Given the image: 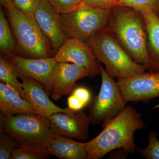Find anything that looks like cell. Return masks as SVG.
<instances>
[{
	"instance_id": "cell-29",
	"label": "cell",
	"mask_w": 159,
	"mask_h": 159,
	"mask_svg": "<svg viewBox=\"0 0 159 159\" xmlns=\"http://www.w3.org/2000/svg\"><path fill=\"white\" fill-rule=\"evenodd\" d=\"M1 5L6 8H8L9 6L12 3V0H0Z\"/></svg>"
},
{
	"instance_id": "cell-3",
	"label": "cell",
	"mask_w": 159,
	"mask_h": 159,
	"mask_svg": "<svg viewBox=\"0 0 159 159\" xmlns=\"http://www.w3.org/2000/svg\"><path fill=\"white\" fill-rule=\"evenodd\" d=\"M1 130L19 143V147L47 154V147L54 136L48 117L34 114L1 115Z\"/></svg>"
},
{
	"instance_id": "cell-30",
	"label": "cell",
	"mask_w": 159,
	"mask_h": 159,
	"mask_svg": "<svg viewBox=\"0 0 159 159\" xmlns=\"http://www.w3.org/2000/svg\"><path fill=\"white\" fill-rule=\"evenodd\" d=\"M156 108H159V104H158V105H157L155 107Z\"/></svg>"
},
{
	"instance_id": "cell-20",
	"label": "cell",
	"mask_w": 159,
	"mask_h": 159,
	"mask_svg": "<svg viewBox=\"0 0 159 159\" xmlns=\"http://www.w3.org/2000/svg\"><path fill=\"white\" fill-rule=\"evenodd\" d=\"M124 6L136 10L150 9L159 17V0H118V6Z\"/></svg>"
},
{
	"instance_id": "cell-17",
	"label": "cell",
	"mask_w": 159,
	"mask_h": 159,
	"mask_svg": "<svg viewBox=\"0 0 159 159\" xmlns=\"http://www.w3.org/2000/svg\"><path fill=\"white\" fill-rule=\"evenodd\" d=\"M145 20L148 40L150 72H159V17L147 9H139Z\"/></svg>"
},
{
	"instance_id": "cell-23",
	"label": "cell",
	"mask_w": 159,
	"mask_h": 159,
	"mask_svg": "<svg viewBox=\"0 0 159 159\" xmlns=\"http://www.w3.org/2000/svg\"><path fill=\"white\" fill-rule=\"evenodd\" d=\"M59 14H66L73 11L81 4L82 0H48Z\"/></svg>"
},
{
	"instance_id": "cell-5",
	"label": "cell",
	"mask_w": 159,
	"mask_h": 159,
	"mask_svg": "<svg viewBox=\"0 0 159 159\" xmlns=\"http://www.w3.org/2000/svg\"><path fill=\"white\" fill-rule=\"evenodd\" d=\"M7 9L18 49L29 58L54 57L55 54L51 49L52 45L34 18L20 11L12 3Z\"/></svg>"
},
{
	"instance_id": "cell-15",
	"label": "cell",
	"mask_w": 159,
	"mask_h": 159,
	"mask_svg": "<svg viewBox=\"0 0 159 159\" xmlns=\"http://www.w3.org/2000/svg\"><path fill=\"white\" fill-rule=\"evenodd\" d=\"M1 115L10 116L23 114H42L26 101L10 86L0 83Z\"/></svg>"
},
{
	"instance_id": "cell-26",
	"label": "cell",
	"mask_w": 159,
	"mask_h": 159,
	"mask_svg": "<svg viewBox=\"0 0 159 159\" xmlns=\"http://www.w3.org/2000/svg\"><path fill=\"white\" fill-rule=\"evenodd\" d=\"M37 0H12L14 6L24 13L34 17V12Z\"/></svg>"
},
{
	"instance_id": "cell-25",
	"label": "cell",
	"mask_w": 159,
	"mask_h": 159,
	"mask_svg": "<svg viewBox=\"0 0 159 159\" xmlns=\"http://www.w3.org/2000/svg\"><path fill=\"white\" fill-rule=\"evenodd\" d=\"M80 5L99 9H112L118 6V0H82Z\"/></svg>"
},
{
	"instance_id": "cell-21",
	"label": "cell",
	"mask_w": 159,
	"mask_h": 159,
	"mask_svg": "<svg viewBox=\"0 0 159 159\" xmlns=\"http://www.w3.org/2000/svg\"><path fill=\"white\" fill-rule=\"evenodd\" d=\"M157 133L151 131L148 134V144L145 148L137 147L136 152L147 159H159V141Z\"/></svg>"
},
{
	"instance_id": "cell-24",
	"label": "cell",
	"mask_w": 159,
	"mask_h": 159,
	"mask_svg": "<svg viewBox=\"0 0 159 159\" xmlns=\"http://www.w3.org/2000/svg\"><path fill=\"white\" fill-rule=\"evenodd\" d=\"M48 155L28 148L18 147L13 151L10 159H43Z\"/></svg>"
},
{
	"instance_id": "cell-6",
	"label": "cell",
	"mask_w": 159,
	"mask_h": 159,
	"mask_svg": "<svg viewBox=\"0 0 159 159\" xmlns=\"http://www.w3.org/2000/svg\"><path fill=\"white\" fill-rule=\"evenodd\" d=\"M101 75L99 93L93 97L89 107L90 124H102L103 127L111 119L118 116L125 107V101L117 82L99 62Z\"/></svg>"
},
{
	"instance_id": "cell-18",
	"label": "cell",
	"mask_w": 159,
	"mask_h": 159,
	"mask_svg": "<svg viewBox=\"0 0 159 159\" xmlns=\"http://www.w3.org/2000/svg\"><path fill=\"white\" fill-rule=\"evenodd\" d=\"M17 45L2 9H0V50L6 57L16 55Z\"/></svg>"
},
{
	"instance_id": "cell-10",
	"label": "cell",
	"mask_w": 159,
	"mask_h": 159,
	"mask_svg": "<svg viewBox=\"0 0 159 159\" xmlns=\"http://www.w3.org/2000/svg\"><path fill=\"white\" fill-rule=\"evenodd\" d=\"M54 57L57 63L71 62L84 68L88 72L89 78L100 74L99 62L90 47L76 39H68Z\"/></svg>"
},
{
	"instance_id": "cell-16",
	"label": "cell",
	"mask_w": 159,
	"mask_h": 159,
	"mask_svg": "<svg viewBox=\"0 0 159 159\" xmlns=\"http://www.w3.org/2000/svg\"><path fill=\"white\" fill-rule=\"evenodd\" d=\"M47 152L61 159H88L86 143L77 142L73 139L54 135L49 141Z\"/></svg>"
},
{
	"instance_id": "cell-9",
	"label": "cell",
	"mask_w": 159,
	"mask_h": 159,
	"mask_svg": "<svg viewBox=\"0 0 159 159\" xmlns=\"http://www.w3.org/2000/svg\"><path fill=\"white\" fill-rule=\"evenodd\" d=\"M18 76L31 77L42 84L49 96L52 93V78L57 64L54 57L31 58L17 55L7 57Z\"/></svg>"
},
{
	"instance_id": "cell-14",
	"label": "cell",
	"mask_w": 159,
	"mask_h": 159,
	"mask_svg": "<svg viewBox=\"0 0 159 159\" xmlns=\"http://www.w3.org/2000/svg\"><path fill=\"white\" fill-rule=\"evenodd\" d=\"M19 77L21 80L24 89L23 99L37 109L43 116L48 117L55 113H70L74 111L68 107L62 108L55 105L49 98L43 85L37 80L25 76Z\"/></svg>"
},
{
	"instance_id": "cell-8",
	"label": "cell",
	"mask_w": 159,
	"mask_h": 159,
	"mask_svg": "<svg viewBox=\"0 0 159 159\" xmlns=\"http://www.w3.org/2000/svg\"><path fill=\"white\" fill-rule=\"evenodd\" d=\"M117 82L127 102H147L159 97V72H145L119 78Z\"/></svg>"
},
{
	"instance_id": "cell-28",
	"label": "cell",
	"mask_w": 159,
	"mask_h": 159,
	"mask_svg": "<svg viewBox=\"0 0 159 159\" xmlns=\"http://www.w3.org/2000/svg\"><path fill=\"white\" fill-rule=\"evenodd\" d=\"M67 104L69 108L75 111L82 110L86 107L82 102L72 94L68 98Z\"/></svg>"
},
{
	"instance_id": "cell-22",
	"label": "cell",
	"mask_w": 159,
	"mask_h": 159,
	"mask_svg": "<svg viewBox=\"0 0 159 159\" xmlns=\"http://www.w3.org/2000/svg\"><path fill=\"white\" fill-rule=\"evenodd\" d=\"M19 147V143L2 130L0 131V159L11 157L15 149Z\"/></svg>"
},
{
	"instance_id": "cell-1",
	"label": "cell",
	"mask_w": 159,
	"mask_h": 159,
	"mask_svg": "<svg viewBox=\"0 0 159 159\" xmlns=\"http://www.w3.org/2000/svg\"><path fill=\"white\" fill-rule=\"evenodd\" d=\"M142 114L134 107L128 105L103 126L96 138L86 142L88 159L102 158L116 149H122L128 154L136 152L134 134L138 129L145 128Z\"/></svg>"
},
{
	"instance_id": "cell-19",
	"label": "cell",
	"mask_w": 159,
	"mask_h": 159,
	"mask_svg": "<svg viewBox=\"0 0 159 159\" xmlns=\"http://www.w3.org/2000/svg\"><path fill=\"white\" fill-rule=\"evenodd\" d=\"M18 74L7 57H0V80L1 82L10 86L20 94L24 96L23 84L18 80Z\"/></svg>"
},
{
	"instance_id": "cell-7",
	"label": "cell",
	"mask_w": 159,
	"mask_h": 159,
	"mask_svg": "<svg viewBox=\"0 0 159 159\" xmlns=\"http://www.w3.org/2000/svg\"><path fill=\"white\" fill-rule=\"evenodd\" d=\"M112 9L80 5L71 12L60 14L63 29L70 38L89 41L108 25Z\"/></svg>"
},
{
	"instance_id": "cell-4",
	"label": "cell",
	"mask_w": 159,
	"mask_h": 159,
	"mask_svg": "<svg viewBox=\"0 0 159 159\" xmlns=\"http://www.w3.org/2000/svg\"><path fill=\"white\" fill-rule=\"evenodd\" d=\"M88 44L97 60L104 64L106 70L113 78H127L146 70L130 57L107 27L99 30Z\"/></svg>"
},
{
	"instance_id": "cell-2",
	"label": "cell",
	"mask_w": 159,
	"mask_h": 159,
	"mask_svg": "<svg viewBox=\"0 0 159 159\" xmlns=\"http://www.w3.org/2000/svg\"><path fill=\"white\" fill-rule=\"evenodd\" d=\"M107 27L130 57L149 70L147 31L142 14L131 8L116 6Z\"/></svg>"
},
{
	"instance_id": "cell-27",
	"label": "cell",
	"mask_w": 159,
	"mask_h": 159,
	"mask_svg": "<svg viewBox=\"0 0 159 159\" xmlns=\"http://www.w3.org/2000/svg\"><path fill=\"white\" fill-rule=\"evenodd\" d=\"M72 94L77 97L80 101L86 106L92 100V94L88 89L83 86H79L74 89Z\"/></svg>"
},
{
	"instance_id": "cell-11",
	"label": "cell",
	"mask_w": 159,
	"mask_h": 159,
	"mask_svg": "<svg viewBox=\"0 0 159 159\" xmlns=\"http://www.w3.org/2000/svg\"><path fill=\"white\" fill-rule=\"evenodd\" d=\"M55 134L85 141L90 124L88 116L82 110L72 113L57 112L48 117Z\"/></svg>"
},
{
	"instance_id": "cell-12",
	"label": "cell",
	"mask_w": 159,
	"mask_h": 159,
	"mask_svg": "<svg viewBox=\"0 0 159 159\" xmlns=\"http://www.w3.org/2000/svg\"><path fill=\"white\" fill-rule=\"evenodd\" d=\"M34 18L54 48L59 49L68 39L63 29L60 14L48 0H37Z\"/></svg>"
},
{
	"instance_id": "cell-13",
	"label": "cell",
	"mask_w": 159,
	"mask_h": 159,
	"mask_svg": "<svg viewBox=\"0 0 159 159\" xmlns=\"http://www.w3.org/2000/svg\"><path fill=\"white\" fill-rule=\"evenodd\" d=\"M89 77L84 68L69 62L57 63L52 78V90L51 97L54 101L72 92L80 79Z\"/></svg>"
}]
</instances>
